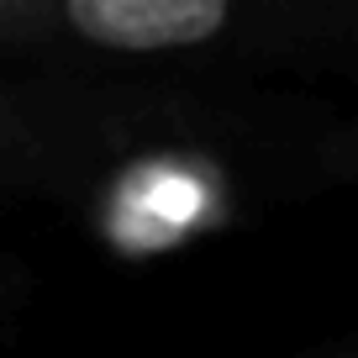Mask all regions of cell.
<instances>
[{
  "label": "cell",
  "mask_w": 358,
  "mask_h": 358,
  "mask_svg": "<svg viewBox=\"0 0 358 358\" xmlns=\"http://www.w3.org/2000/svg\"><path fill=\"white\" fill-rule=\"evenodd\" d=\"M22 295H27L22 268H16L11 258H0V332L11 327V316H16V306H22Z\"/></svg>",
  "instance_id": "obj_3"
},
{
  "label": "cell",
  "mask_w": 358,
  "mask_h": 358,
  "mask_svg": "<svg viewBox=\"0 0 358 358\" xmlns=\"http://www.w3.org/2000/svg\"><path fill=\"white\" fill-rule=\"evenodd\" d=\"M0 58L53 79L190 90L274 69H358L348 0H0Z\"/></svg>",
  "instance_id": "obj_1"
},
{
  "label": "cell",
  "mask_w": 358,
  "mask_h": 358,
  "mask_svg": "<svg viewBox=\"0 0 358 358\" xmlns=\"http://www.w3.org/2000/svg\"><path fill=\"white\" fill-rule=\"evenodd\" d=\"M190 90L158 85H90L53 79L11 90L0 85V190L43 195H101L122 179V153L158 132H190Z\"/></svg>",
  "instance_id": "obj_2"
}]
</instances>
